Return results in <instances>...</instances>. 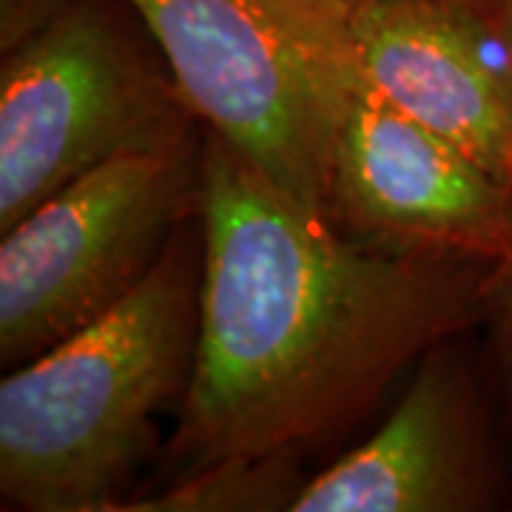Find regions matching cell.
Returning a JSON list of instances; mask_svg holds the SVG:
<instances>
[{
  "label": "cell",
  "mask_w": 512,
  "mask_h": 512,
  "mask_svg": "<svg viewBox=\"0 0 512 512\" xmlns=\"http://www.w3.org/2000/svg\"><path fill=\"white\" fill-rule=\"evenodd\" d=\"M484 322L490 325L495 376L501 384L504 419L512 439V245L501 259H495L487 305H484Z\"/></svg>",
  "instance_id": "10"
},
{
  "label": "cell",
  "mask_w": 512,
  "mask_h": 512,
  "mask_svg": "<svg viewBox=\"0 0 512 512\" xmlns=\"http://www.w3.org/2000/svg\"><path fill=\"white\" fill-rule=\"evenodd\" d=\"M205 126L83 174L0 234V365H26L143 285L202 208Z\"/></svg>",
  "instance_id": "5"
},
{
  "label": "cell",
  "mask_w": 512,
  "mask_h": 512,
  "mask_svg": "<svg viewBox=\"0 0 512 512\" xmlns=\"http://www.w3.org/2000/svg\"><path fill=\"white\" fill-rule=\"evenodd\" d=\"M330 3H336V6H342V9H356L359 3H365V0H330Z\"/></svg>",
  "instance_id": "13"
},
{
  "label": "cell",
  "mask_w": 512,
  "mask_h": 512,
  "mask_svg": "<svg viewBox=\"0 0 512 512\" xmlns=\"http://www.w3.org/2000/svg\"><path fill=\"white\" fill-rule=\"evenodd\" d=\"M128 3L202 126L330 222V154L359 77L348 9L330 0Z\"/></svg>",
  "instance_id": "3"
},
{
  "label": "cell",
  "mask_w": 512,
  "mask_h": 512,
  "mask_svg": "<svg viewBox=\"0 0 512 512\" xmlns=\"http://www.w3.org/2000/svg\"><path fill=\"white\" fill-rule=\"evenodd\" d=\"M495 23H498L501 40H504V52H507V63H510L512 72V0L504 3V9H501V15L495 18Z\"/></svg>",
  "instance_id": "11"
},
{
  "label": "cell",
  "mask_w": 512,
  "mask_h": 512,
  "mask_svg": "<svg viewBox=\"0 0 512 512\" xmlns=\"http://www.w3.org/2000/svg\"><path fill=\"white\" fill-rule=\"evenodd\" d=\"M202 217L126 299L0 382L3 510H126L200 339Z\"/></svg>",
  "instance_id": "2"
},
{
  "label": "cell",
  "mask_w": 512,
  "mask_h": 512,
  "mask_svg": "<svg viewBox=\"0 0 512 512\" xmlns=\"http://www.w3.org/2000/svg\"><path fill=\"white\" fill-rule=\"evenodd\" d=\"M128 0H74L3 55L0 234L83 174L200 131Z\"/></svg>",
  "instance_id": "4"
},
{
  "label": "cell",
  "mask_w": 512,
  "mask_h": 512,
  "mask_svg": "<svg viewBox=\"0 0 512 512\" xmlns=\"http://www.w3.org/2000/svg\"><path fill=\"white\" fill-rule=\"evenodd\" d=\"M348 32L373 92L512 185V72L481 0H365Z\"/></svg>",
  "instance_id": "8"
},
{
  "label": "cell",
  "mask_w": 512,
  "mask_h": 512,
  "mask_svg": "<svg viewBox=\"0 0 512 512\" xmlns=\"http://www.w3.org/2000/svg\"><path fill=\"white\" fill-rule=\"evenodd\" d=\"M504 3H507V0H481V6H484V9H487V12H490L493 18H498V15H501Z\"/></svg>",
  "instance_id": "12"
},
{
  "label": "cell",
  "mask_w": 512,
  "mask_h": 512,
  "mask_svg": "<svg viewBox=\"0 0 512 512\" xmlns=\"http://www.w3.org/2000/svg\"><path fill=\"white\" fill-rule=\"evenodd\" d=\"M328 217L384 251L495 262L512 245V185L359 74L330 154Z\"/></svg>",
  "instance_id": "6"
},
{
  "label": "cell",
  "mask_w": 512,
  "mask_h": 512,
  "mask_svg": "<svg viewBox=\"0 0 512 512\" xmlns=\"http://www.w3.org/2000/svg\"><path fill=\"white\" fill-rule=\"evenodd\" d=\"M200 217V339L168 481L222 458L305 456L484 319L495 262L348 237L208 128Z\"/></svg>",
  "instance_id": "1"
},
{
  "label": "cell",
  "mask_w": 512,
  "mask_h": 512,
  "mask_svg": "<svg viewBox=\"0 0 512 512\" xmlns=\"http://www.w3.org/2000/svg\"><path fill=\"white\" fill-rule=\"evenodd\" d=\"M458 339L419 359L399 404L359 447L305 481L291 512H481L504 498L493 410Z\"/></svg>",
  "instance_id": "7"
},
{
  "label": "cell",
  "mask_w": 512,
  "mask_h": 512,
  "mask_svg": "<svg viewBox=\"0 0 512 512\" xmlns=\"http://www.w3.org/2000/svg\"><path fill=\"white\" fill-rule=\"evenodd\" d=\"M302 453L222 458L202 470L168 481L154 495L128 501L143 512H291L305 487Z\"/></svg>",
  "instance_id": "9"
}]
</instances>
